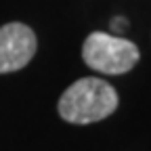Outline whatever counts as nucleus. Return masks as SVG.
<instances>
[{
  "label": "nucleus",
  "instance_id": "4",
  "mask_svg": "<svg viewBox=\"0 0 151 151\" xmlns=\"http://www.w3.org/2000/svg\"><path fill=\"white\" fill-rule=\"evenodd\" d=\"M126 27H128V21H126L124 17H116V19L111 21V29H113V32H122V29H126Z\"/></svg>",
  "mask_w": 151,
  "mask_h": 151
},
{
  "label": "nucleus",
  "instance_id": "3",
  "mask_svg": "<svg viewBox=\"0 0 151 151\" xmlns=\"http://www.w3.org/2000/svg\"><path fill=\"white\" fill-rule=\"evenodd\" d=\"M36 34L25 23H6L0 27V73L25 67L36 52Z\"/></svg>",
  "mask_w": 151,
  "mask_h": 151
},
{
  "label": "nucleus",
  "instance_id": "2",
  "mask_svg": "<svg viewBox=\"0 0 151 151\" xmlns=\"http://www.w3.org/2000/svg\"><path fill=\"white\" fill-rule=\"evenodd\" d=\"M139 46L120 36L105 32H92L82 46V59L94 71L107 76H120L139 63Z\"/></svg>",
  "mask_w": 151,
  "mask_h": 151
},
{
  "label": "nucleus",
  "instance_id": "1",
  "mask_svg": "<svg viewBox=\"0 0 151 151\" xmlns=\"http://www.w3.org/2000/svg\"><path fill=\"white\" fill-rule=\"evenodd\" d=\"M118 109V92L101 78H80L59 99V116L71 124H92Z\"/></svg>",
  "mask_w": 151,
  "mask_h": 151
}]
</instances>
